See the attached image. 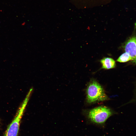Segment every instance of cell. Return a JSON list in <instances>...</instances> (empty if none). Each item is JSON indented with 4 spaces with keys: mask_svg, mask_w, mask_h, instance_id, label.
<instances>
[{
    "mask_svg": "<svg viewBox=\"0 0 136 136\" xmlns=\"http://www.w3.org/2000/svg\"><path fill=\"white\" fill-rule=\"evenodd\" d=\"M86 93L87 102L89 104L109 99L102 87L94 80H91L89 83Z\"/></svg>",
    "mask_w": 136,
    "mask_h": 136,
    "instance_id": "6da1fadb",
    "label": "cell"
},
{
    "mask_svg": "<svg viewBox=\"0 0 136 136\" xmlns=\"http://www.w3.org/2000/svg\"><path fill=\"white\" fill-rule=\"evenodd\" d=\"M113 113L109 108L101 106L89 111L87 117L91 123L103 126L107 119L113 115Z\"/></svg>",
    "mask_w": 136,
    "mask_h": 136,
    "instance_id": "7a4b0ae2",
    "label": "cell"
},
{
    "mask_svg": "<svg viewBox=\"0 0 136 136\" xmlns=\"http://www.w3.org/2000/svg\"><path fill=\"white\" fill-rule=\"evenodd\" d=\"M30 94H27L19 109L16 115L8 127L4 136H17L20 122L24 110L29 100Z\"/></svg>",
    "mask_w": 136,
    "mask_h": 136,
    "instance_id": "3957f363",
    "label": "cell"
},
{
    "mask_svg": "<svg viewBox=\"0 0 136 136\" xmlns=\"http://www.w3.org/2000/svg\"><path fill=\"white\" fill-rule=\"evenodd\" d=\"M125 51L129 55L131 61L136 64V34L130 37L122 46Z\"/></svg>",
    "mask_w": 136,
    "mask_h": 136,
    "instance_id": "277c9868",
    "label": "cell"
},
{
    "mask_svg": "<svg viewBox=\"0 0 136 136\" xmlns=\"http://www.w3.org/2000/svg\"><path fill=\"white\" fill-rule=\"evenodd\" d=\"M101 64V69L109 70L115 68L116 66V62L112 58L109 57H104L100 60Z\"/></svg>",
    "mask_w": 136,
    "mask_h": 136,
    "instance_id": "5b68a950",
    "label": "cell"
},
{
    "mask_svg": "<svg viewBox=\"0 0 136 136\" xmlns=\"http://www.w3.org/2000/svg\"><path fill=\"white\" fill-rule=\"evenodd\" d=\"M129 61H131V59L129 55L126 52L121 55L118 58L117 61L120 62H125Z\"/></svg>",
    "mask_w": 136,
    "mask_h": 136,
    "instance_id": "8992f818",
    "label": "cell"
}]
</instances>
